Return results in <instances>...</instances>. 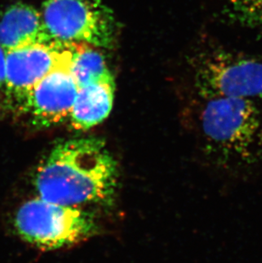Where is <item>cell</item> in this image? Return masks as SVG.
Returning a JSON list of instances; mask_svg holds the SVG:
<instances>
[{
  "instance_id": "3",
  "label": "cell",
  "mask_w": 262,
  "mask_h": 263,
  "mask_svg": "<svg viewBox=\"0 0 262 263\" xmlns=\"http://www.w3.org/2000/svg\"><path fill=\"white\" fill-rule=\"evenodd\" d=\"M41 15L55 42L106 49L116 43L118 23L103 0H45Z\"/></svg>"
},
{
  "instance_id": "2",
  "label": "cell",
  "mask_w": 262,
  "mask_h": 263,
  "mask_svg": "<svg viewBox=\"0 0 262 263\" xmlns=\"http://www.w3.org/2000/svg\"><path fill=\"white\" fill-rule=\"evenodd\" d=\"M198 115L203 154L236 182L262 175V102L234 97L202 98Z\"/></svg>"
},
{
  "instance_id": "8",
  "label": "cell",
  "mask_w": 262,
  "mask_h": 263,
  "mask_svg": "<svg viewBox=\"0 0 262 263\" xmlns=\"http://www.w3.org/2000/svg\"><path fill=\"white\" fill-rule=\"evenodd\" d=\"M55 42L48 34L41 13L18 3L8 8L0 19V45L6 51L36 44Z\"/></svg>"
},
{
  "instance_id": "5",
  "label": "cell",
  "mask_w": 262,
  "mask_h": 263,
  "mask_svg": "<svg viewBox=\"0 0 262 263\" xmlns=\"http://www.w3.org/2000/svg\"><path fill=\"white\" fill-rule=\"evenodd\" d=\"M196 84L201 98L234 97L262 102V60L218 51L201 62Z\"/></svg>"
},
{
  "instance_id": "6",
  "label": "cell",
  "mask_w": 262,
  "mask_h": 263,
  "mask_svg": "<svg viewBox=\"0 0 262 263\" xmlns=\"http://www.w3.org/2000/svg\"><path fill=\"white\" fill-rule=\"evenodd\" d=\"M74 44H36L8 51V93L22 104L28 92L45 76L69 64Z\"/></svg>"
},
{
  "instance_id": "9",
  "label": "cell",
  "mask_w": 262,
  "mask_h": 263,
  "mask_svg": "<svg viewBox=\"0 0 262 263\" xmlns=\"http://www.w3.org/2000/svg\"><path fill=\"white\" fill-rule=\"evenodd\" d=\"M114 93V80L79 88L69 117L72 128L84 132L104 121L113 108Z\"/></svg>"
},
{
  "instance_id": "4",
  "label": "cell",
  "mask_w": 262,
  "mask_h": 263,
  "mask_svg": "<svg viewBox=\"0 0 262 263\" xmlns=\"http://www.w3.org/2000/svg\"><path fill=\"white\" fill-rule=\"evenodd\" d=\"M15 222L25 240L47 250L79 243L97 229L94 216L80 207L57 204L39 196L21 206Z\"/></svg>"
},
{
  "instance_id": "7",
  "label": "cell",
  "mask_w": 262,
  "mask_h": 263,
  "mask_svg": "<svg viewBox=\"0 0 262 263\" xmlns=\"http://www.w3.org/2000/svg\"><path fill=\"white\" fill-rule=\"evenodd\" d=\"M68 65L61 66L45 76L21 104L38 126H54L69 119L79 86Z\"/></svg>"
},
{
  "instance_id": "1",
  "label": "cell",
  "mask_w": 262,
  "mask_h": 263,
  "mask_svg": "<svg viewBox=\"0 0 262 263\" xmlns=\"http://www.w3.org/2000/svg\"><path fill=\"white\" fill-rule=\"evenodd\" d=\"M118 167L104 141L97 137L57 144L38 167L34 185L41 199L64 205L111 204Z\"/></svg>"
},
{
  "instance_id": "10",
  "label": "cell",
  "mask_w": 262,
  "mask_h": 263,
  "mask_svg": "<svg viewBox=\"0 0 262 263\" xmlns=\"http://www.w3.org/2000/svg\"><path fill=\"white\" fill-rule=\"evenodd\" d=\"M68 70L79 88L93 83L114 80L104 55L91 45L75 43Z\"/></svg>"
},
{
  "instance_id": "12",
  "label": "cell",
  "mask_w": 262,
  "mask_h": 263,
  "mask_svg": "<svg viewBox=\"0 0 262 263\" xmlns=\"http://www.w3.org/2000/svg\"><path fill=\"white\" fill-rule=\"evenodd\" d=\"M7 74V51L0 45V89L6 88Z\"/></svg>"
},
{
  "instance_id": "11",
  "label": "cell",
  "mask_w": 262,
  "mask_h": 263,
  "mask_svg": "<svg viewBox=\"0 0 262 263\" xmlns=\"http://www.w3.org/2000/svg\"><path fill=\"white\" fill-rule=\"evenodd\" d=\"M233 18L245 26H262V0H227Z\"/></svg>"
}]
</instances>
